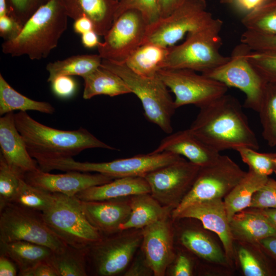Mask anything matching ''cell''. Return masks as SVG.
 <instances>
[{
    "mask_svg": "<svg viewBox=\"0 0 276 276\" xmlns=\"http://www.w3.org/2000/svg\"><path fill=\"white\" fill-rule=\"evenodd\" d=\"M25 174L20 172L0 155V211L11 203L19 189Z\"/></svg>",
    "mask_w": 276,
    "mask_h": 276,
    "instance_id": "cell-37",
    "label": "cell"
},
{
    "mask_svg": "<svg viewBox=\"0 0 276 276\" xmlns=\"http://www.w3.org/2000/svg\"><path fill=\"white\" fill-rule=\"evenodd\" d=\"M248 60L267 83L276 84V51H250Z\"/></svg>",
    "mask_w": 276,
    "mask_h": 276,
    "instance_id": "cell-40",
    "label": "cell"
},
{
    "mask_svg": "<svg viewBox=\"0 0 276 276\" xmlns=\"http://www.w3.org/2000/svg\"><path fill=\"white\" fill-rule=\"evenodd\" d=\"M15 263L9 258L1 255L0 256V275L15 276L17 270Z\"/></svg>",
    "mask_w": 276,
    "mask_h": 276,
    "instance_id": "cell-51",
    "label": "cell"
},
{
    "mask_svg": "<svg viewBox=\"0 0 276 276\" xmlns=\"http://www.w3.org/2000/svg\"><path fill=\"white\" fill-rule=\"evenodd\" d=\"M88 247L76 248L67 245L60 252H53L48 262L58 276H86Z\"/></svg>",
    "mask_w": 276,
    "mask_h": 276,
    "instance_id": "cell-33",
    "label": "cell"
},
{
    "mask_svg": "<svg viewBox=\"0 0 276 276\" xmlns=\"http://www.w3.org/2000/svg\"><path fill=\"white\" fill-rule=\"evenodd\" d=\"M169 51V47L153 43H144L138 47L122 63L141 76L153 77L162 68Z\"/></svg>",
    "mask_w": 276,
    "mask_h": 276,
    "instance_id": "cell-27",
    "label": "cell"
},
{
    "mask_svg": "<svg viewBox=\"0 0 276 276\" xmlns=\"http://www.w3.org/2000/svg\"><path fill=\"white\" fill-rule=\"evenodd\" d=\"M180 240L186 248L206 261L220 264L228 262L225 252L202 231L186 229L181 234Z\"/></svg>",
    "mask_w": 276,
    "mask_h": 276,
    "instance_id": "cell-32",
    "label": "cell"
},
{
    "mask_svg": "<svg viewBox=\"0 0 276 276\" xmlns=\"http://www.w3.org/2000/svg\"><path fill=\"white\" fill-rule=\"evenodd\" d=\"M50 0H7L8 14L24 25L32 15Z\"/></svg>",
    "mask_w": 276,
    "mask_h": 276,
    "instance_id": "cell-41",
    "label": "cell"
},
{
    "mask_svg": "<svg viewBox=\"0 0 276 276\" xmlns=\"http://www.w3.org/2000/svg\"><path fill=\"white\" fill-rule=\"evenodd\" d=\"M257 209L276 227V209Z\"/></svg>",
    "mask_w": 276,
    "mask_h": 276,
    "instance_id": "cell-55",
    "label": "cell"
},
{
    "mask_svg": "<svg viewBox=\"0 0 276 276\" xmlns=\"http://www.w3.org/2000/svg\"><path fill=\"white\" fill-rule=\"evenodd\" d=\"M258 244L276 262V236L263 239Z\"/></svg>",
    "mask_w": 276,
    "mask_h": 276,
    "instance_id": "cell-53",
    "label": "cell"
},
{
    "mask_svg": "<svg viewBox=\"0 0 276 276\" xmlns=\"http://www.w3.org/2000/svg\"><path fill=\"white\" fill-rule=\"evenodd\" d=\"M0 148L1 154L7 162L22 174L39 169L37 160L29 154L16 128L13 112L0 118Z\"/></svg>",
    "mask_w": 276,
    "mask_h": 276,
    "instance_id": "cell-19",
    "label": "cell"
},
{
    "mask_svg": "<svg viewBox=\"0 0 276 276\" xmlns=\"http://www.w3.org/2000/svg\"><path fill=\"white\" fill-rule=\"evenodd\" d=\"M182 158L181 156L168 152H150L102 163L80 162L73 158L53 159L48 161L47 167L49 171L94 172L113 179L144 177L149 173Z\"/></svg>",
    "mask_w": 276,
    "mask_h": 276,
    "instance_id": "cell-7",
    "label": "cell"
},
{
    "mask_svg": "<svg viewBox=\"0 0 276 276\" xmlns=\"http://www.w3.org/2000/svg\"><path fill=\"white\" fill-rule=\"evenodd\" d=\"M22 25L9 14L0 17V36L5 40L15 37L20 32Z\"/></svg>",
    "mask_w": 276,
    "mask_h": 276,
    "instance_id": "cell-45",
    "label": "cell"
},
{
    "mask_svg": "<svg viewBox=\"0 0 276 276\" xmlns=\"http://www.w3.org/2000/svg\"><path fill=\"white\" fill-rule=\"evenodd\" d=\"M14 110H34L53 114L55 108L49 102L32 100L14 89L0 74V114Z\"/></svg>",
    "mask_w": 276,
    "mask_h": 276,
    "instance_id": "cell-31",
    "label": "cell"
},
{
    "mask_svg": "<svg viewBox=\"0 0 276 276\" xmlns=\"http://www.w3.org/2000/svg\"><path fill=\"white\" fill-rule=\"evenodd\" d=\"M1 255L11 259L17 265L19 272H23L39 262L48 261L53 251L40 244L24 241L0 242Z\"/></svg>",
    "mask_w": 276,
    "mask_h": 276,
    "instance_id": "cell-28",
    "label": "cell"
},
{
    "mask_svg": "<svg viewBox=\"0 0 276 276\" xmlns=\"http://www.w3.org/2000/svg\"><path fill=\"white\" fill-rule=\"evenodd\" d=\"M240 42L246 44L251 51H276V35H269L246 30Z\"/></svg>",
    "mask_w": 276,
    "mask_h": 276,
    "instance_id": "cell-43",
    "label": "cell"
},
{
    "mask_svg": "<svg viewBox=\"0 0 276 276\" xmlns=\"http://www.w3.org/2000/svg\"><path fill=\"white\" fill-rule=\"evenodd\" d=\"M232 0H220V2L224 4H231Z\"/></svg>",
    "mask_w": 276,
    "mask_h": 276,
    "instance_id": "cell-57",
    "label": "cell"
},
{
    "mask_svg": "<svg viewBox=\"0 0 276 276\" xmlns=\"http://www.w3.org/2000/svg\"><path fill=\"white\" fill-rule=\"evenodd\" d=\"M131 212L128 219L122 224L120 232L130 229H142L166 217H169L173 209L163 205L150 193L130 197Z\"/></svg>",
    "mask_w": 276,
    "mask_h": 276,
    "instance_id": "cell-25",
    "label": "cell"
},
{
    "mask_svg": "<svg viewBox=\"0 0 276 276\" xmlns=\"http://www.w3.org/2000/svg\"><path fill=\"white\" fill-rule=\"evenodd\" d=\"M7 0H0V17L8 14Z\"/></svg>",
    "mask_w": 276,
    "mask_h": 276,
    "instance_id": "cell-56",
    "label": "cell"
},
{
    "mask_svg": "<svg viewBox=\"0 0 276 276\" xmlns=\"http://www.w3.org/2000/svg\"><path fill=\"white\" fill-rule=\"evenodd\" d=\"M101 66L119 75L141 101L146 118L167 134L172 132V118L176 109L168 87L158 74L141 76L125 63L102 59Z\"/></svg>",
    "mask_w": 276,
    "mask_h": 276,
    "instance_id": "cell-5",
    "label": "cell"
},
{
    "mask_svg": "<svg viewBox=\"0 0 276 276\" xmlns=\"http://www.w3.org/2000/svg\"><path fill=\"white\" fill-rule=\"evenodd\" d=\"M14 120L29 154L37 161L73 158L91 148L117 150L83 127L74 130L54 128L40 123L26 111H21L14 113Z\"/></svg>",
    "mask_w": 276,
    "mask_h": 276,
    "instance_id": "cell-2",
    "label": "cell"
},
{
    "mask_svg": "<svg viewBox=\"0 0 276 276\" xmlns=\"http://www.w3.org/2000/svg\"><path fill=\"white\" fill-rule=\"evenodd\" d=\"M250 49L241 42L233 50L225 63L202 74L226 86L241 90L245 95L244 107L258 112L267 82L248 60Z\"/></svg>",
    "mask_w": 276,
    "mask_h": 276,
    "instance_id": "cell-10",
    "label": "cell"
},
{
    "mask_svg": "<svg viewBox=\"0 0 276 276\" xmlns=\"http://www.w3.org/2000/svg\"><path fill=\"white\" fill-rule=\"evenodd\" d=\"M82 78L84 81L83 98L86 100L98 95L115 97L131 93L122 78L101 66Z\"/></svg>",
    "mask_w": 276,
    "mask_h": 276,
    "instance_id": "cell-26",
    "label": "cell"
},
{
    "mask_svg": "<svg viewBox=\"0 0 276 276\" xmlns=\"http://www.w3.org/2000/svg\"><path fill=\"white\" fill-rule=\"evenodd\" d=\"M200 168L182 158L149 173L144 178L152 197L173 210L191 189Z\"/></svg>",
    "mask_w": 276,
    "mask_h": 276,
    "instance_id": "cell-13",
    "label": "cell"
},
{
    "mask_svg": "<svg viewBox=\"0 0 276 276\" xmlns=\"http://www.w3.org/2000/svg\"><path fill=\"white\" fill-rule=\"evenodd\" d=\"M116 1H119V0H116Z\"/></svg>",
    "mask_w": 276,
    "mask_h": 276,
    "instance_id": "cell-59",
    "label": "cell"
},
{
    "mask_svg": "<svg viewBox=\"0 0 276 276\" xmlns=\"http://www.w3.org/2000/svg\"><path fill=\"white\" fill-rule=\"evenodd\" d=\"M188 69H160L157 74L175 95L176 109L187 105L199 108L225 95L228 87L202 74Z\"/></svg>",
    "mask_w": 276,
    "mask_h": 276,
    "instance_id": "cell-12",
    "label": "cell"
},
{
    "mask_svg": "<svg viewBox=\"0 0 276 276\" xmlns=\"http://www.w3.org/2000/svg\"><path fill=\"white\" fill-rule=\"evenodd\" d=\"M222 199L217 198L193 203L183 209L176 219L189 218L199 220L203 227L217 235L228 262H232L235 258V240Z\"/></svg>",
    "mask_w": 276,
    "mask_h": 276,
    "instance_id": "cell-17",
    "label": "cell"
},
{
    "mask_svg": "<svg viewBox=\"0 0 276 276\" xmlns=\"http://www.w3.org/2000/svg\"><path fill=\"white\" fill-rule=\"evenodd\" d=\"M163 152L183 156L200 167L211 164L220 155L198 139L189 128L169 134L151 152Z\"/></svg>",
    "mask_w": 276,
    "mask_h": 276,
    "instance_id": "cell-21",
    "label": "cell"
},
{
    "mask_svg": "<svg viewBox=\"0 0 276 276\" xmlns=\"http://www.w3.org/2000/svg\"><path fill=\"white\" fill-rule=\"evenodd\" d=\"M80 203L89 222L102 234L107 235L121 232V225L127 221L131 212L129 200H125L123 198L80 201Z\"/></svg>",
    "mask_w": 276,
    "mask_h": 276,
    "instance_id": "cell-20",
    "label": "cell"
},
{
    "mask_svg": "<svg viewBox=\"0 0 276 276\" xmlns=\"http://www.w3.org/2000/svg\"><path fill=\"white\" fill-rule=\"evenodd\" d=\"M98 36V34L95 30H91L82 34L81 41L82 44L87 48L97 47L100 42Z\"/></svg>",
    "mask_w": 276,
    "mask_h": 276,
    "instance_id": "cell-54",
    "label": "cell"
},
{
    "mask_svg": "<svg viewBox=\"0 0 276 276\" xmlns=\"http://www.w3.org/2000/svg\"><path fill=\"white\" fill-rule=\"evenodd\" d=\"M147 193L150 194V188L144 177H128L90 187L75 197L80 201H101Z\"/></svg>",
    "mask_w": 276,
    "mask_h": 276,
    "instance_id": "cell-24",
    "label": "cell"
},
{
    "mask_svg": "<svg viewBox=\"0 0 276 276\" xmlns=\"http://www.w3.org/2000/svg\"><path fill=\"white\" fill-rule=\"evenodd\" d=\"M73 28L75 32L81 35L87 32L94 30L92 21L86 16L80 17L75 19Z\"/></svg>",
    "mask_w": 276,
    "mask_h": 276,
    "instance_id": "cell-52",
    "label": "cell"
},
{
    "mask_svg": "<svg viewBox=\"0 0 276 276\" xmlns=\"http://www.w3.org/2000/svg\"><path fill=\"white\" fill-rule=\"evenodd\" d=\"M142 252L155 276H164L174 261L173 236L168 217L142 229Z\"/></svg>",
    "mask_w": 276,
    "mask_h": 276,
    "instance_id": "cell-18",
    "label": "cell"
},
{
    "mask_svg": "<svg viewBox=\"0 0 276 276\" xmlns=\"http://www.w3.org/2000/svg\"><path fill=\"white\" fill-rule=\"evenodd\" d=\"M54 203L42 213L48 227L69 246L82 248L90 246L103 237L86 217L80 201L56 193Z\"/></svg>",
    "mask_w": 276,
    "mask_h": 276,
    "instance_id": "cell-6",
    "label": "cell"
},
{
    "mask_svg": "<svg viewBox=\"0 0 276 276\" xmlns=\"http://www.w3.org/2000/svg\"><path fill=\"white\" fill-rule=\"evenodd\" d=\"M143 253V252H142ZM153 272L148 265L143 254L132 263L125 272V276H149Z\"/></svg>",
    "mask_w": 276,
    "mask_h": 276,
    "instance_id": "cell-46",
    "label": "cell"
},
{
    "mask_svg": "<svg viewBox=\"0 0 276 276\" xmlns=\"http://www.w3.org/2000/svg\"><path fill=\"white\" fill-rule=\"evenodd\" d=\"M268 177L248 170L245 176L224 198L229 222L236 214L249 208L254 194L265 183Z\"/></svg>",
    "mask_w": 276,
    "mask_h": 276,
    "instance_id": "cell-29",
    "label": "cell"
},
{
    "mask_svg": "<svg viewBox=\"0 0 276 276\" xmlns=\"http://www.w3.org/2000/svg\"><path fill=\"white\" fill-rule=\"evenodd\" d=\"M54 93L62 98L71 96L75 92L76 84L71 76H61L56 77L51 82Z\"/></svg>",
    "mask_w": 276,
    "mask_h": 276,
    "instance_id": "cell-44",
    "label": "cell"
},
{
    "mask_svg": "<svg viewBox=\"0 0 276 276\" xmlns=\"http://www.w3.org/2000/svg\"><path fill=\"white\" fill-rule=\"evenodd\" d=\"M56 196V193L33 186L22 179L17 193L11 203L42 213L52 206Z\"/></svg>",
    "mask_w": 276,
    "mask_h": 276,
    "instance_id": "cell-35",
    "label": "cell"
},
{
    "mask_svg": "<svg viewBox=\"0 0 276 276\" xmlns=\"http://www.w3.org/2000/svg\"><path fill=\"white\" fill-rule=\"evenodd\" d=\"M102 61L99 54H83L49 62L46 66L49 74L47 81L51 82L61 76H79L82 78L100 67Z\"/></svg>",
    "mask_w": 276,
    "mask_h": 276,
    "instance_id": "cell-30",
    "label": "cell"
},
{
    "mask_svg": "<svg viewBox=\"0 0 276 276\" xmlns=\"http://www.w3.org/2000/svg\"><path fill=\"white\" fill-rule=\"evenodd\" d=\"M274 172L276 174V153H275V156L274 158Z\"/></svg>",
    "mask_w": 276,
    "mask_h": 276,
    "instance_id": "cell-58",
    "label": "cell"
},
{
    "mask_svg": "<svg viewBox=\"0 0 276 276\" xmlns=\"http://www.w3.org/2000/svg\"><path fill=\"white\" fill-rule=\"evenodd\" d=\"M237 151L249 170L259 175L267 176L274 172L275 153H261L249 147H239Z\"/></svg>",
    "mask_w": 276,
    "mask_h": 276,
    "instance_id": "cell-38",
    "label": "cell"
},
{
    "mask_svg": "<svg viewBox=\"0 0 276 276\" xmlns=\"http://www.w3.org/2000/svg\"><path fill=\"white\" fill-rule=\"evenodd\" d=\"M16 241L45 246L54 252L67 246L48 227L42 212L10 203L0 211V242Z\"/></svg>",
    "mask_w": 276,
    "mask_h": 276,
    "instance_id": "cell-9",
    "label": "cell"
},
{
    "mask_svg": "<svg viewBox=\"0 0 276 276\" xmlns=\"http://www.w3.org/2000/svg\"><path fill=\"white\" fill-rule=\"evenodd\" d=\"M249 209H276V180L268 177L253 195Z\"/></svg>",
    "mask_w": 276,
    "mask_h": 276,
    "instance_id": "cell-42",
    "label": "cell"
},
{
    "mask_svg": "<svg viewBox=\"0 0 276 276\" xmlns=\"http://www.w3.org/2000/svg\"><path fill=\"white\" fill-rule=\"evenodd\" d=\"M25 180L30 185L52 193L74 197L90 187L110 182L113 178L96 173L90 174L68 171L62 174H52L38 170L26 173Z\"/></svg>",
    "mask_w": 276,
    "mask_h": 276,
    "instance_id": "cell-16",
    "label": "cell"
},
{
    "mask_svg": "<svg viewBox=\"0 0 276 276\" xmlns=\"http://www.w3.org/2000/svg\"><path fill=\"white\" fill-rule=\"evenodd\" d=\"M258 112L263 139L270 147L276 146V84L267 83Z\"/></svg>",
    "mask_w": 276,
    "mask_h": 276,
    "instance_id": "cell-36",
    "label": "cell"
},
{
    "mask_svg": "<svg viewBox=\"0 0 276 276\" xmlns=\"http://www.w3.org/2000/svg\"><path fill=\"white\" fill-rule=\"evenodd\" d=\"M247 172L227 155H220L213 163L200 167L191 189L171 213L174 220L187 206L200 201L224 198Z\"/></svg>",
    "mask_w": 276,
    "mask_h": 276,
    "instance_id": "cell-8",
    "label": "cell"
},
{
    "mask_svg": "<svg viewBox=\"0 0 276 276\" xmlns=\"http://www.w3.org/2000/svg\"><path fill=\"white\" fill-rule=\"evenodd\" d=\"M234 240L258 244L262 240L276 236V227L256 209L236 214L229 222Z\"/></svg>",
    "mask_w": 276,
    "mask_h": 276,
    "instance_id": "cell-23",
    "label": "cell"
},
{
    "mask_svg": "<svg viewBox=\"0 0 276 276\" xmlns=\"http://www.w3.org/2000/svg\"><path fill=\"white\" fill-rule=\"evenodd\" d=\"M241 22L247 30L276 35V0H265L256 9L246 14Z\"/></svg>",
    "mask_w": 276,
    "mask_h": 276,
    "instance_id": "cell-34",
    "label": "cell"
},
{
    "mask_svg": "<svg viewBox=\"0 0 276 276\" xmlns=\"http://www.w3.org/2000/svg\"><path fill=\"white\" fill-rule=\"evenodd\" d=\"M171 275L173 276H190L192 275V267L189 258L180 254L176 258Z\"/></svg>",
    "mask_w": 276,
    "mask_h": 276,
    "instance_id": "cell-48",
    "label": "cell"
},
{
    "mask_svg": "<svg viewBox=\"0 0 276 276\" xmlns=\"http://www.w3.org/2000/svg\"><path fill=\"white\" fill-rule=\"evenodd\" d=\"M205 0H185L166 17L148 25L142 44L153 43L171 47L188 33L212 20L214 17L206 10Z\"/></svg>",
    "mask_w": 276,
    "mask_h": 276,
    "instance_id": "cell-11",
    "label": "cell"
},
{
    "mask_svg": "<svg viewBox=\"0 0 276 276\" xmlns=\"http://www.w3.org/2000/svg\"><path fill=\"white\" fill-rule=\"evenodd\" d=\"M20 276H58L55 268L48 262L38 263L33 267L20 273Z\"/></svg>",
    "mask_w": 276,
    "mask_h": 276,
    "instance_id": "cell-47",
    "label": "cell"
},
{
    "mask_svg": "<svg viewBox=\"0 0 276 276\" xmlns=\"http://www.w3.org/2000/svg\"><path fill=\"white\" fill-rule=\"evenodd\" d=\"M264 0H232L233 4L236 9L245 14L253 11L260 6Z\"/></svg>",
    "mask_w": 276,
    "mask_h": 276,
    "instance_id": "cell-50",
    "label": "cell"
},
{
    "mask_svg": "<svg viewBox=\"0 0 276 276\" xmlns=\"http://www.w3.org/2000/svg\"><path fill=\"white\" fill-rule=\"evenodd\" d=\"M185 0H158L160 18L170 15Z\"/></svg>",
    "mask_w": 276,
    "mask_h": 276,
    "instance_id": "cell-49",
    "label": "cell"
},
{
    "mask_svg": "<svg viewBox=\"0 0 276 276\" xmlns=\"http://www.w3.org/2000/svg\"><path fill=\"white\" fill-rule=\"evenodd\" d=\"M68 18L74 20L86 16L99 36H104L112 25L118 1L116 0H62Z\"/></svg>",
    "mask_w": 276,
    "mask_h": 276,
    "instance_id": "cell-22",
    "label": "cell"
},
{
    "mask_svg": "<svg viewBox=\"0 0 276 276\" xmlns=\"http://www.w3.org/2000/svg\"><path fill=\"white\" fill-rule=\"evenodd\" d=\"M68 18L62 0H50L32 15L15 37L3 42V53L27 55L31 60L47 57L66 30Z\"/></svg>",
    "mask_w": 276,
    "mask_h": 276,
    "instance_id": "cell-3",
    "label": "cell"
},
{
    "mask_svg": "<svg viewBox=\"0 0 276 276\" xmlns=\"http://www.w3.org/2000/svg\"><path fill=\"white\" fill-rule=\"evenodd\" d=\"M148 24L142 14L134 9L128 10L114 21L104 41L99 42L98 54L102 59L124 62L142 45Z\"/></svg>",
    "mask_w": 276,
    "mask_h": 276,
    "instance_id": "cell-14",
    "label": "cell"
},
{
    "mask_svg": "<svg viewBox=\"0 0 276 276\" xmlns=\"http://www.w3.org/2000/svg\"><path fill=\"white\" fill-rule=\"evenodd\" d=\"M142 229L103 237L88 247L95 271L98 275L114 276L124 270L142 243Z\"/></svg>",
    "mask_w": 276,
    "mask_h": 276,
    "instance_id": "cell-15",
    "label": "cell"
},
{
    "mask_svg": "<svg viewBox=\"0 0 276 276\" xmlns=\"http://www.w3.org/2000/svg\"><path fill=\"white\" fill-rule=\"evenodd\" d=\"M264 1H265V0H264Z\"/></svg>",
    "mask_w": 276,
    "mask_h": 276,
    "instance_id": "cell-60",
    "label": "cell"
},
{
    "mask_svg": "<svg viewBox=\"0 0 276 276\" xmlns=\"http://www.w3.org/2000/svg\"><path fill=\"white\" fill-rule=\"evenodd\" d=\"M130 9L139 11L148 25L160 18L158 0H119L114 21L124 12Z\"/></svg>",
    "mask_w": 276,
    "mask_h": 276,
    "instance_id": "cell-39",
    "label": "cell"
},
{
    "mask_svg": "<svg viewBox=\"0 0 276 276\" xmlns=\"http://www.w3.org/2000/svg\"><path fill=\"white\" fill-rule=\"evenodd\" d=\"M223 21L214 18L187 34L183 42L169 47L162 69H188L205 74L226 62L229 57L220 53Z\"/></svg>",
    "mask_w": 276,
    "mask_h": 276,
    "instance_id": "cell-4",
    "label": "cell"
},
{
    "mask_svg": "<svg viewBox=\"0 0 276 276\" xmlns=\"http://www.w3.org/2000/svg\"><path fill=\"white\" fill-rule=\"evenodd\" d=\"M198 139L220 153L239 147L258 150L259 144L237 99L226 94L200 108L189 128Z\"/></svg>",
    "mask_w": 276,
    "mask_h": 276,
    "instance_id": "cell-1",
    "label": "cell"
}]
</instances>
